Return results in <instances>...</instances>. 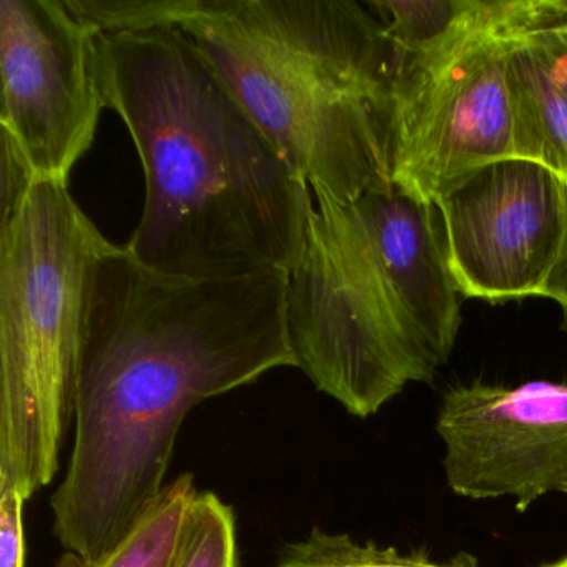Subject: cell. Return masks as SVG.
Listing matches in <instances>:
<instances>
[{"mask_svg":"<svg viewBox=\"0 0 567 567\" xmlns=\"http://www.w3.org/2000/svg\"><path fill=\"white\" fill-rule=\"evenodd\" d=\"M287 281L162 274L102 241L85 280L74 440L51 499L64 550L101 556L152 506L195 406L297 368Z\"/></svg>","mask_w":567,"mask_h":567,"instance_id":"1","label":"cell"},{"mask_svg":"<svg viewBox=\"0 0 567 567\" xmlns=\"http://www.w3.org/2000/svg\"><path fill=\"white\" fill-rule=\"evenodd\" d=\"M107 109L144 168L127 247L178 277L290 271L313 194L244 111L194 42L172 25L102 34Z\"/></svg>","mask_w":567,"mask_h":567,"instance_id":"2","label":"cell"},{"mask_svg":"<svg viewBox=\"0 0 567 567\" xmlns=\"http://www.w3.org/2000/svg\"><path fill=\"white\" fill-rule=\"evenodd\" d=\"M102 31L181 29L313 194L394 187L401 55L357 0H99Z\"/></svg>","mask_w":567,"mask_h":567,"instance_id":"3","label":"cell"},{"mask_svg":"<svg viewBox=\"0 0 567 567\" xmlns=\"http://www.w3.org/2000/svg\"><path fill=\"white\" fill-rule=\"evenodd\" d=\"M461 298L433 204L398 187L313 194L288 271V337L298 370L348 414L367 420L433 383L456 347Z\"/></svg>","mask_w":567,"mask_h":567,"instance_id":"4","label":"cell"},{"mask_svg":"<svg viewBox=\"0 0 567 567\" xmlns=\"http://www.w3.org/2000/svg\"><path fill=\"white\" fill-rule=\"evenodd\" d=\"M105 240L69 184L0 214V494L52 483L74 430L85 280Z\"/></svg>","mask_w":567,"mask_h":567,"instance_id":"5","label":"cell"},{"mask_svg":"<svg viewBox=\"0 0 567 567\" xmlns=\"http://www.w3.org/2000/svg\"><path fill=\"white\" fill-rule=\"evenodd\" d=\"M543 0H463L436 42L401 59L394 89V187L433 204L457 178L513 155L507 65Z\"/></svg>","mask_w":567,"mask_h":567,"instance_id":"6","label":"cell"},{"mask_svg":"<svg viewBox=\"0 0 567 567\" xmlns=\"http://www.w3.org/2000/svg\"><path fill=\"white\" fill-rule=\"evenodd\" d=\"M0 124L35 181L69 184L107 107L102 32L69 0H0Z\"/></svg>","mask_w":567,"mask_h":567,"instance_id":"7","label":"cell"},{"mask_svg":"<svg viewBox=\"0 0 567 567\" xmlns=\"http://www.w3.org/2000/svg\"><path fill=\"white\" fill-rule=\"evenodd\" d=\"M463 298L543 297L567 230V185L549 168L506 157L457 178L434 202Z\"/></svg>","mask_w":567,"mask_h":567,"instance_id":"8","label":"cell"},{"mask_svg":"<svg viewBox=\"0 0 567 567\" xmlns=\"http://www.w3.org/2000/svg\"><path fill=\"white\" fill-rule=\"evenodd\" d=\"M444 480L466 499H511L519 513L567 496V381L447 388L437 408Z\"/></svg>","mask_w":567,"mask_h":567,"instance_id":"9","label":"cell"},{"mask_svg":"<svg viewBox=\"0 0 567 567\" xmlns=\"http://www.w3.org/2000/svg\"><path fill=\"white\" fill-rule=\"evenodd\" d=\"M513 155L567 185V0H543L507 65Z\"/></svg>","mask_w":567,"mask_h":567,"instance_id":"10","label":"cell"},{"mask_svg":"<svg viewBox=\"0 0 567 567\" xmlns=\"http://www.w3.org/2000/svg\"><path fill=\"white\" fill-rule=\"evenodd\" d=\"M198 493L194 474H181L101 556L85 559L65 550L55 567H172Z\"/></svg>","mask_w":567,"mask_h":567,"instance_id":"11","label":"cell"},{"mask_svg":"<svg viewBox=\"0 0 567 567\" xmlns=\"http://www.w3.org/2000/svg\"><path fill=\"white\" fill-rule=\"evenodd\" d=\"M270 567H480V560L467 550L436 560L424 550L403 553L396 547L378 546L374 540H360L344 533H328L313 527L308 536L285 544Z\"/></svg>","mask_w":567,"mask_h":567,"instance_id":"12","label":"cell"},{"mask_svg":"<svg viewBox=\"0 0 567 567\" xmlns=\"http://www.w3.org/2000/svg\"><path fill=\"white\" fill-rule=\"evenodd\" d=\"M172 567H240L234 507L214 491L195 497Z\"/></svg>","mask_w":567,"mask_h":567,"instance_id":"13","label":"cell"},{"mask_svg":"<svg viewBox=\"0 0 567 567\" xmlns=\"http://www.w3.org/2000/svg\"><path fill=\"white\" fill-rule=\"evenodd\" d=\"M463 0H370L401 59L430 48L456 21Z\"/></svg>","mask_w":567,"mask_h":567,"instance_id":"14","label":"cell"},{"mask_svg":"<svg viewBox=\"0 0 567 567\" xmlns=\"http://www.w3.org/2000/svg\"><path fill=\"white\" fill-rule=\"evenodd\" d=\"M28 501L16 493L0 494V567L25 566L24 506Z\"/></svg>","mask_w":567,"mask_h":567,"instance_id":"15","label":"cell"},{"mask_svg":"<svg viewBox=\"0 0 567 567\" xmlns=\"http://www.w3.org/2000/svg\"><path fill=\"white\" fill-rule=\"evenodd\" d=\"M543 297L559 305L563 310L564 327L567 330V230L559 258L547 278L546 287H544Z\"/></svg>","mask_w":567,"mask_h":567,"instance_id":"16","label":"cell"},{"mask_svg":"<svg viewBox=\"0 0 567 567\" xmlns=\"http://www.w3.org/2000/svg\"><path fill=\"white\" fill-rule=\"evenodd\" d=\"M536 567H567V553L559 557V559L553 560V563L540 564V566Z\"/></svg>","mask_w":567,"mask_h":567,"instance_id":"17","label":"cell"}]
</instances>
